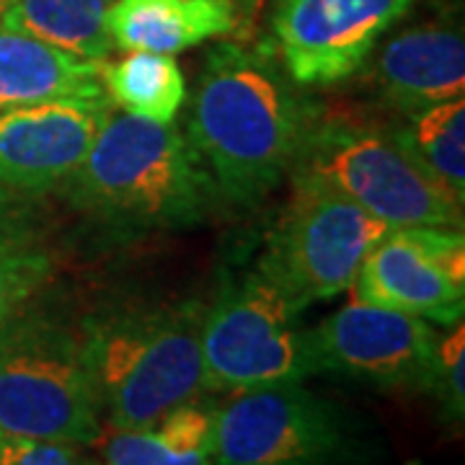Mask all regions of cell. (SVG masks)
<instances>
[{"mask_svg":"<svg viewBox=\"0 0 465 465\" xmlns=\"http://www.w3.org/2000/svg\"><path fill=\"white\" fill-rule=\"evenodd\" d=\"M274 50L220 42L207 54L189 114V143L223 207H256L290 176L316 109Z\"/></svg>","mask_w":465,"mask_h":465,"instance_id":"1","label":"cell"},{"mask_svg":"<svg viewBox=\"0 0 465 465\" xmlns=\"http://www.w3.org/2000/svg\"><path fill=\"white\" fill-rule=\"evenodd\" d=\"M67 192L78 213L119 232L194 228L223 207L213 173L173 122L116 112H109Z\"/></svg>","mask_w":465,"mask_h":465,"instance_id":"2","label":"cell"},{"mask_svg":"<svg viewBox=\"0 0 465 465\" xmlns=\"http://www.w3.org/2000/svg\"><path fill=\"white\" fill-rule=\"evenodd\" d=\"M204 302H127L81 321L101 414L114 430H145L204 393Z\"/></svg>","mask_w":465,"mask_h":465,"instance_id":"3","label":"cell"},{"mask_svg":"<svg viewBox=\"0 0 465 465\" xmlns=\"http://www.w3.org/2000/svg\"><path fill=\"white\" fill-rule=\"evenodd\" d=\"M101 403L81 323L26 305L0 326V432L70 445L99 442Z\"/></svg>","mask_w":465,"mask_h":465,"instance_id":"4","label":"cell"},{"mask_svg":"<svg viewBox=\"0 0 465 465\" xmlns=\"http://www.w3.org/2000/svg\"><path fill=\"white\" fill-rule=\"evenodd\" d=\"M290 173L316 176L388 228L463 231V204L416 166L391 130L367 122L316 114Z\"/></svg>","mask_w":465,"mask_h":465,"instance_id":"5","label":"cell"},{"mask_svg":"<svg viewBox=\"0 0 465 465\" xmlns=\"http://www.w3.org/2000/svg\"><path fill=\"white\" fill-rule=\"evenodd\" d=\"M318 375L302 313L259 269L223 284L204 308L202 381L210 393H241Z\"/></svg>","mask_w":465,"mask_h":465,"instance_id":"6","label":"cell"},{"mask_svg":"<svg viewBox=\"0 0 465 465\" xmlns=\"http://www.w3.org/2000/svg\"><path fill=\"white\" fill-rule=\"evenodd\" d=\"M287 179L292 194L266 235L256 269L305 313L349 290L367 253L391 228L316 176Z\"/></svg>","mask_w":465,"mask_h":465,"instance_id":"7","label":"cell"},{"mask_svg":"<svg viewBox=\"0 0 465 465\" xmlns=\"http://www.w3.org/2000/svg\"><path fill=\"white\" fill-rule=\"evenodd\" d=\"M367 442L354 419L302 382L232 393L217 406L213 465H362Z\"/></svg>","mask_w":465,"mask_h":465,"instance_id":"8","label":"cell"},{"mask_svg":"<svg viewBox=\"0 0 465 465\" xmlns=\"http://www.w3.org/2000/svg\"><path fill=\"white\" fill-rule=\"evenodd\" d=\"M318 375L333 372L381 391L432 393L440 333L393 308L351 300L311 329Z\"/></svg>","mask_w":465,"mask_h":465,"instance_id":"9","label":"cell"},{"mask_svg":"<svg viewBox=\"0 0 465 465\" xmlns=\"http://www.w3.org/2000/svg\"><path fill=\"white\" fill-rule=\"evenodd\" d=\"M354 298L455 326L465 313V235L450 228H391L354 277Z\"/></svg>","mask_w":465,"mask_h":465,"instance_id":"10","label":"cell"},{"mask_svg":"<svg viewBox=\"0 0 465 465\" xmlns=\"http://www.w3.org/2000/svg\"><path fill=\"white\" fill-rule=\"evenodd\" d=\"M416 0H277L274 52L300 85H331L365 65Z\"/></svg>","mask_w":465,"mask_h":465,"instance_id":"11","label":"cell"},{"mask_svg":"<svg viewBox=\"0 0 465 465\" xmlns=\"http://www.w3.org/2000/svg\"><path fill=\"white\" fill-rule=\"evenodd\" d=\"M109 112V99H54L3 112L0 186L45 192L70 182Z\"/></svg>","mask_w":465,"mask_h":465,"instance_id":"12","label":"cell"},{"mask_svg":"<svg viewBox=\"0 0 465 465\" xmlns=\"http://www.w3.org/2000/svg\"><path fill=\"white\" fill-rule=\"evenodd\" d=\"M375 88L401 114L465 96V42L458 24L396 34L375 60Z\"/></svg>","mask_w":465,"mask_h":465,"instance_id":"13","label":"cell"},{"mask_svg":"<svg viewBox=\"0 0 465 465\" xmlns=\"http://www.w3.org/2000/svg\"><path fill=\"white\" fill-rule=\"evenodd\" d=\"M104 63L50 47L0 24V114L54 99H109Z\"/></svg>","mask_w":465,"mask_h":465,"instance_id":"14","label":"cell"},{"mask_svg":"<svg viewBox=\"0 0 465 465\" xmlns=\"http://www.w3.org/2000/svg\"><path fill=\"white\" fill-rule=\"evenodd\" d=\"M235 24V0H114L106 14L119 50L158 54H176L225 36Z\"/></svg>","mask_w":465,"mask_h":465,"instance_id":"15","label":"cell"},{"mask_svg":"<svg viewBox=\"0 0 465 465\" xmlns=\"http://www.w3.org/2000/svg\"><path fill=\"white\" fill-rule=\"evenodd\" d=\"M217 406L186 401L145 430H114L101 445V465H213Z\"/></svg>","mask_w":465,"mask_h":465,"instance_id":"16","label":"cell"},{"mask_svg":"<svg viewBox=\"0 0 465 465\" xmlns=\"http://www.w3.org/2000/svg\"><path fill=\"white\" fill-rule=\"evenodd\" d=\"M114 0H8L0 24L50 47L104 63L116 50L106 26Z\"/></svg>","mask_w":465,"mask_h":465,"instance_id":"17","label":"cell"},{"mask_svg":"<svg viewBox=\"0 0 465 465\" xmlns=\"http://www.w3.org/2000/svg\"><path fill=\"white\" fill-rule=\"evenodd\" d=\"M416 166L455 202H465V99L434 104L391 127Z\"/></svg>","mask_w":465,"mask_h":465,"instance_id":"18","label":"cell"},{"mask_svg":"<svg viewBox=\"0 0 465 465\" xmlns=\"http://www.w3.org/2000/svg\"><path fill=\"white\" fill-rule=\"evenodd\" d=\"M101 75L109 101L155 124H171L186 101V81L173 54L130 52L114 65H104Z\"/></svg>","mask_w":465,"mask_h":465,"instance_id":"19","label":"cell"},{"mask_svg":"<svg viewBox=\"0 0 465 465\" xmlns=\"http://www.w3.org/2000/svg\"><path fill=\"white\" fill-rule=\"evenodd\" d=\"M50 253L42 249H21L0 256V326L14 318L52 280Z\"/></svg>","mask_w":465,"mask_h":465,"instance_id":"20","label":"cell"},{"mask_svg":"<svg viewBox=\"0 0 465 465\" xmlns=\"http://www.w3.org/2000/svg\"><path fill=\"white\" fill-rule=\"evenodd\" d=\"M432 393L442 403L450 421L460 424L465 414V329L463 321L452 326L448 336H440L437 375Z\"/></svg>","mask_w":465,"mask_h":465,"instance_id":"21","label":"cell"},{"mask_svg":"<svg viewBox=\"0 0 465 465\" xmlns=\"http://www.w3.org/2000/svg\"><path fill=\"white\" fill-rule=\"evenodd\" d=\"M0 465H101L81 445L0 432Z\"/></svg>","mask_w":465,"mask_h":465,"instance_id":"22","label":"cell"},{"mask_svg":"<svg viewBox=\"0 0 465 465\" xmlns=\"http://www.w3.org/2000/svg\"><path fill=\"white\" fill-rule=\"evenodd\" d=\"M34 231L16 204L0 200V256L21 249H32Z\"/></svg>","mask_w":465,"mask_h":465,"instance_id":"23","label":"cell"},{"mask_svg":"<svg viewBox=\"0 0 465 465\" xmlns=\"http://www.w3.org/2000/svg\"><path fill=\"white\" fill-rule=\"evenodd\" d=\"M5 3H8V0H0V11H3V8H5Z\"/></svg>","mask_w":465,"mask_h":465,"instance_id":"24","label":"cell"}]
</instances>
